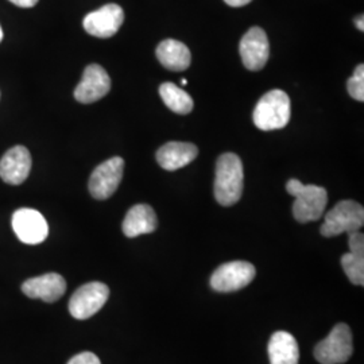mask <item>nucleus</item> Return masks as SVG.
<instances>
[{"label": "nucleus", "instance_id": "nucleus-1", "mask_svg": "<svg viewBox=\"0 0 364 364\" xmlns=\"http://www.w3.org/2000/svg\"><path fill=\"white\" fill-rule=\"evenodd\" d=\"M243 164L234 153H225L218 158L215 197L223 207H232L243 195Z\"/></svg>", "mask_w": 364, "mask_h": 364}, {"label": "nucleus", "instance_id": "nucleus-2", "mask_svg": "<svg viewBox=\"0 0 364 364\" xmlns=\"http://www.w3.org/2000/svg\"><path fill=\"white\" fill-rule=\"evenodd\" d=\"M289 195L296 200L293 203V216L299 223H309L321 219L328 204L326 189L317 185H305L291 178L287 183Z\"/></svg>", "mask_w": 364, "mask_h": 364}, {"label": "nucleus", "instance_id": "nucleus-3", "mask_svg": "<svg viewBox=\"0 0 364 364\" xmlns=\"http://www.w3.org/2000/svg\"><path fill=\"white\" fill-rule=\"evenodd\" d=\"M291 117V103L287 92L273 90L262 96L254 109V124L262 131L285 129Z\"/></svg>", "mask_w": 364, "mask_h": 364}, {"label": "nucleus", "instance_id": "nucleus-4", "mask_svg": "<svg viewBox=\"0 0 364 364\" xmlns=\"http://www.w3.org/2000/svg\"><path fill=\"white\" fill-rule=\"evenodd\" d=\"M364 225V208L356 201L343 200L326 215L320 232L326 237L352 234Z\"/></svg>", "mask_w": 364, "mask_h": 364}, {"label": "nucleus", "instance_id": "nucleus-5", "mask_svg": "<svg viewBox=\"0 0 364 364\" xmlns=\"http://www.w3.org/2000/svg\"><path fill=\"white\" fill-rule=\"evenodd\" d=\"M353 352L352 332L347 324L333 326L331 333L314 348V358L321 364H343L350 360Z\"/></svg>", "mask_w": 364, "mask_h": 364}, {"label": "nucleus", "instance_id": "nucleus-6", "mask_svg": "<svg viewBox=\"0 0 364 364\" xmlns=\"http://www.w3.org/2000/svg\"><path fill=\"white\" fill-rule=\"evenodd\" d=\"M254 264L245 260H234L219 266L210 277V287L219 293L237 291L250 285L255 278Z\"/></svg>", "mask_w": 364, "mask_h": 364}, {"label": "nucleus", "instance_id": "nucleus-7", "mask_svg": "<svg viewBox=\"0 0 364 364\" xmlns=\"http://www.w3.org/2000/svg\"><path fill=\"white\" fill-rule=\"evenodd\" d=\"M124 171V161L120 156H112L100 164L92 171L88 189L93 198L107 200L117 192Z\"/></svg>", "mask_w": 364, "mask_h": 364}, {"label": "nucleus", "instance_id": "nucleus-8", "mask_svg": "<svg viewBox=\"0 0 364 364\" xmlns=\"http://www.w3.org/2000/svg\"><path fill=\"white\" fill-rule=\"evenodd\" d=\"M109 297V289L102 282L78 287L69 301V312L76 320H87L99 312Z\"/></svg>", "mask_w": 364, "mask_h": 364}, {"label": "nucleus", "instance_id": "nucleus-9", "mask_svg": "<svg viewBox=\"0 0 364 364\" xmlns=\"http://www.w3.org/2000/svg\"><path fill=\"white\" fill-rule=\"evenodd\" d=\"M124 22V11L115 3L105 4L102 9L90 13L82 21L84 30L96 38H111Z\"/></svg>", "mask_w": 364, "mask_h": 364}, {"label": "nucleus", "instance_id": "nucleus-10", "mask_svg": "<svg viewBox=\"0 0 364 364\" xmlns=\"http://www.w3.org/2000/svg\"><path fill=\"white\" fill-rule=\"evenodd\" d=\"M13 230L18 239L25 245H39L46 240L49 225L38 210L21 208L13 215Z\"/></svg>", "mask_w": 364, "mask_h": 364}, {"label": "nucleus", "instance_id": "nucleus-11", "mask_svg": "<svg viewBox=\"0 0 364 364\" xmlns=\"http://www.w3.org/2000/svg\"><path fill=\"white\" fill-rule=\"evenodd\" d=\"M239 53L248 70L257 72L263 69L270 57V43L264 30L251 27L239 43Z\"/></svg>", "mask_w": 364, "mask_h": 364}, {"label": "nucleus", "instance_id": "nucleus-12", "mask_svg": "<svg viewBox=\"0 0 364 364\" xmlns=\"http://www.w3.org/2000/svg\"><path fill=\"white\" fill-rule=\"evenodd\" d=\"M111 91V78L103 66L92 64L85 68L81 81L75 90L78 103L91 105L103 99Z\"/></svg>", "mask_w": 364, "mask_h": 364}, {"label": "nucleus", "instance_id": "nucleus-13", "mask_svg": "<svg viewBox=\"0 0 364 364\" xmlns=\"http://www.w3.org/2000/svg\"><path fill=\"white\" fill-rule=\"evenodd\" d=\"M31 170V156L25 146H14L0 159V178L10 185L26 181Z\"/></svg>", "mask_w": 364, "mask_h": 364}, {"label": "nucleus", "instance_id": "nucleus-14", "mask_svg": "<svg viewBox=\"0 0 364 364\" xmlns=\"http://www.w3.org/2000/svg\"><path fill=\"white\" fill-rule=\"evenodd\" d=\"M22 291L30 299H39L52 304L65 294V278L57 273L34 277L23 282Z\"/></svg>", "mask_w": 364, "mask_h": 364}, {"label": "nucleus", "instance_id": "nucleus-15", "mask_svg": "<svg viewBox=\"0 0 364 364\" xmlns=\"http://www.w3.org/2000/svg\"><path fill=\"white\" fill-rule=\"evenodd\" d=\"M198 156V149L188 142H169L159 147L156 151V162L162 169L174 171L182 169Z\"/></svg>", "mask_w": 364, "mask_h": 364}, {"label": "nucleus", "instance_id": "nucleus-16", "mask_svg": "<svg viewBox=\"0 0 364 364\" xmlns=\"http://www.w3.org/2000/svg\"><path fill=\"white\" fill-rule=\"evenodd\" d=\"M156 225L158 219L154 209L147 204H138L127 212L122 228L123 234L127 237H136L141 235L154 232Z\"/></svg>", "mask_w": 364, "mask_h": 364}, {"label": "nucleus", "instance_id": "nucleus-17", "mask_svg": "<svg viewBox=\"0 0 364 364\" xmlns=\"http://www.w3.org/2000/svg\"><path fill=\"white\" fill-rule=\"evenodd\" d=\"M156 58L166 69L182 72L191 66L192 55L189 48L176 39H165L156 48Z\"/></svg>", "mask_w": 364, "mask_h": 364}, {"label": "nucleus", "instance_id": "nucleus-18", "mask_svg": "<svg viewBox=\"0 0 364 364\" xmlns=\"http://www.w3.org/2000/svg\"><path fill=\"white\" fill-rule=\"evenodd\" d=\"M270 364H299V343L287 331L275 332L269 341Z\"/></svg>", "mask_w": 364, "mask_h": 364}, {"label": "nucleus", "instance_id": "nucleus-19", "mask_svg": "<svg viewBox=\"0 0 364 364\" xmlns=\"http://www.w3.org/2000/svg\"><path fill=\"white\" fill-rule=\"evenodd\" d=\"M159 95L166 107L176 114L188 115L195 107L193 99L173 82H164L159 87Z\"/></svg>", "mask_w": 364, "mask_h": 364}, {"label": "nucleus", "instance_id": "nucleus-20", "mask_svg": "<svg viewBox=\"0 0 364 364\" xmlns=\"http://www.w3.org/2000/svg\"><path fill=\"white\" fill-rule=\"evenodd\" d=\"M341 267L353 285H364V257L347 252L341 257Z\"/></svg>", "mask_w": 364, "mask_h": 364}, {"label": "nucleus", "instance_id": "nucleus-21", "mask_svg": "<svg viewBox=\"0 0 364 364\" xmlns=\"http://www.w3.org/2000/svg\"><path fill=\"white\" fill-rule=\"evenodd\" d=\"M347 90L352 99L364 102V65L356 66L353 75L347 81Z\"/></svg>", "mask_w": 364, "mask_h": 364}, {"label": "nucleus", "instance_id": "nucleus-22", "mask_svg": "<svg viewBox=\"0 0 364 364\" xmlns=\"http://www.w3.org/2000/svg\"><path fill=\"white\" fill-rule=\"evenodd\" d=\"M348 246H350L351 254H355L358 257H364V235L359 231L350 234Z\"/></svg>", "mask_w": 364, "mask_h": 364}, {"label": "nucleus", "instance_id": "nucleus-23", "mask_svg": "<svg viewBox=\"0 0 364 364\" xmlns=\"http://www.w3.org/2000/svg\"><path fill=\"white\" fill-rule=\"evenodd\" d=\"M68 364H102L100 363V359L92 353V352H81L76 356H73Z\"/></svg>", "mask_w": 364, "mask_h": 364}, {"label": "nucleus", "instance_id": "nucleus-24", "mask_svg": "<svg viewBox=\"0 0 364 364\" xmlns=\"http://www.w3.org/2000/svg\"><path fill=\"white\" fill-rule=\"evenodd\" d=\"M10 1L18 7H22V9H31L38 3V0H10Z\"/></svg>", "mask_w": 364, "mask_h": 364}, {"label": "nucleus", "instance_id": "nucleus-25", "mask_svg": "<svg viewBox=\"0 0 364 364\" xmlns=\"http://www.w3.org/2000/svg\"><path fill=\"white\" fill-rule=\"evenodd\" d=\"M224 1L231 7H243V6H247L248 3H251L252 0H224Z\"/></svg>", "mask_w": 364, "mask_h": 364}, {"label": "nucleus", "instance_id": "nucleus-26", "mask_svg": "<svg viewBox=\"0 0 364 364\" xmlns=\"http://www.w3.org/2000/svg\"><path fill=\"white\" fill-rule=\"evenodd\" d=\"M363 21V15H360V16L356 19V27H358L360 31H364Z\"/></svg>", "mask_w": 364, "mask_h": 364}, {"label": "nucleus", "instance_id": "nucleus-27", "mask_svg": "<svg viewBox=\"0 0 364 364\" xmlns=\"http://www.w3.org/2000/svg\"><path fill=\"white\" fill-rule=\"evenodd\" d=\"M181 85H183V87H185V85H188V80H186V78H182Z\"/></svg>", "mask_w": 364, "mask_h": 364}, {"label": "nucleus", "instance_id": "nucleus-28", "mask_svg": "<svg viewBox=\"0 0 364 364\" xmlns=\"http://www.w3.org/2000/svg\"><path fill=\"white\" fill-rule=\"evenodd\" d=\"M3 41V28L0 26V42Z\"/></svg>", "mask_w": 364, "mask_h": 364}]
</instances>
